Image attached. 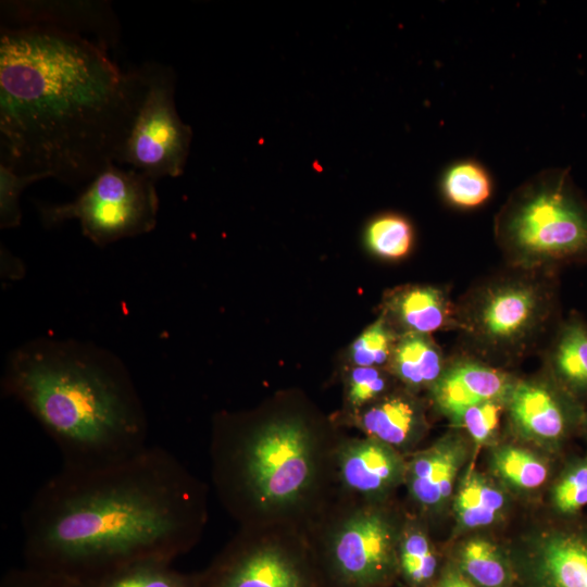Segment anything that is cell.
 I'll return each instance as SVG.
<instances>
[{"label":"cell","instance_id":"1","mask_svg":"<svg viewBox=\"0 0 587 587\" xmlns=\"http://www.w3.org/2000/svg\"><path fill=\"white\" fill-rule=\"evenodd\" d=\"M113 45L80 2H2L0 164L80 191L115 163L140 80L111 59Z\"/></svg>","mask_w":587,"mask_h":587},{"label":"cell","instance_id":"2","mask_svg":"<svg viewBox=\"0 0 587 587\" xmlns=\"http://www.w3.org/2000/svg\"><path fill=\"white\" fill-rule=\"evenodd\" d=\"M208 519V486L161 447L62 466L23 512L24 564L87 584L133 563L173 562L198 544Z\"/></svg>","mask_w":587,"mask_h":587},{"label":"cell","instance_id":"3","mask_svg":"<svg viewBox=\"0 0 587 587\" xmlns=\"http://www.w3.org/2000/svg\"><path fill=\"white\" fill-rule=\"evenodd\" d=\"M1 390L43 428L64 467L104 465L148 447V417L129 371L92 341L23 342L5 360Z\"/></svg>","mask_w":587,"mask_h":587},{"label":"cell","instance_id":"4","mask_svg":"<svg viewBox=\"0 0 587 587\" xmlns=\"http://www.w3.org/2000/svg\"><path fill=\"white\" fill-rule=\"evenodd\" d=\"M286 405L214 421L211 480L239 527L305 529L334 496L339 425Z\"/></svg>","mask_w":587,"mask_h":587},{"label":"cell","instance_id":"5","mask_svg":"<svg viewBox=\"0 0 587 587\" xmlns=\"http://www.w3.org/2000/svg\"><path fill=\"white\" fill-rule=\"evenodd\" d=\"M454 303L459 352L505 370L539 353L561 320L559 272L504 264Z\"/></svg>","mask_w":587,"mask_h":587},{"label":"cell","instance_id":"6","mask_svg":"<svg viewBox=\"0 0 587 587\" xmlns=\"http://www.w3.org/2000/svg\"><path fill=\"white\" fill-rule=\"evenodd\" d=\"M504 264L560 272L587 263V195L569 168H546L515 188L494 221Z\"/></svg>","mask_w":587,"mask_h":587},{"label":"cell","instance_id":"7","mask_svg":"<svg viewBox=\"0 0 587 587\" xmlns=\"http://www.w3.org/2000/svg\"><path fill=\"white\" fill-rule=\"evenodd\" d=\"M385 503L334 495L307 526L326 587H383L398 571L403 525Z\"/></svg>","mask_w":587,"mask_h":587},{"label":"cell","instance_id":"8","mask_svg":"<svg viewBox=\"0 0 587 587\" xmlns=\"http://www.w3.org/2000/svg\"><path fill=\"white\" fill-rule=\"evenodd\" d=\"M46 228L77 220L82 234L97 247L153 230L159 197L155 180L132 167L109 163L78 196L64 203H38Z\"/></svg>","mask_w":587,"mask_h":587},{"label":"cell","instance_id":"9","mask_svg":"<svg viewBox=\"0 0 587 587\" xmlns=\"http://www.w3.org/2000/svg\"><path fill=\"white\" fill-rule=\"evenodd\" d=\"M198 587H326L304 529L239 527Z\"/></svg>","mask_w":587,"mask_h":587},{"label":"cell","instance_id":"10","mask_svg":"<svg viewBox=\"0 0 587 587\" xmlns=\"http://www.w3.org/2000/svg\"><path fill=\"white\" fill-rule=\"evenodd\" d=\"M137 71L139 96L115 163L128 165L155 182L178 177L185 171L192 130L176 110L175 72L155 62L145 63Z\"/></svg>","mask_w":587,"mask_h":587},{"label":"cell","instance_id":"11","mask_svg":"<svg viewBox=\"0 0 587 587\" xmlns=\"http://www.w3.org/2000/svg\"><path fill=\"white\" fill-rule=\"evenodd\" d=\"M512 424L524 435L559 444L582 426L583 403L545 371L534 379H517L505 404Z\"/></svg>","mask_w":587,"mask_h":587},{"label":"cell","instance_id":"12","mask_svg":"<svg viewBox=\"0 0 587 587\" xmlns=\"http://www.w3.org/2000/svg\"><path fill=\"white\" fill-rule=\"evenodd\" d=\"M407 462L394 448L373 438L344 436L335 454L334 495L386 501L404 480Z\"/></svg>","mask_w":587,"mask_h":587},{"label":"cell","instance_id":"13","mask_svg":"<svg viewBox=\"0 0 587 587\" xmlns=\"http://www.w3.org/2000/svg\"><path fill=\"white\" fill-rule=\"evenodd\" d=\"M507 370L465 353L449 357L447 366L429 389L433 403L451 419L469 407L486 401H507L516 383Z\"/></svg>","mask_w":587,"mask_h":587},{"label":"cell","instance_id":"14","mask_svg":"<svg viewBox=\"0 0 587 587\" xmlns=\"http://www.w3.org/2000/svg\"><path fill=\"white\" fill-rule=\"evenodd\" d=\"M454 311L449 287L436 284L394 287L383 295L379 303V316L398 336L455 330Z\"/></svg>","mask_w":587,"mask_h":587},{"label":"cell","instance_id":"15","mask_svg":"<svg viewBox=\"0 0 587 587\" xmlns=\"http://www.w3.org/2000/svg\"><path fill=\"white\" fill-rule=\"evenodd\" d=\"M413 394L402 386L394 389L340 425L353 426L395 450L407 448L422 436L426 426L424 407Z\"/></svg>","mask_w":587,"mask_h":587},{"label":"cell","instance_id":"16","mask_svg":"<svg viewBox=\"0 0 587 587\" xmlns=\"http://www.w3.org/2000/svg\"><path fill=\"white\" fill-rule=\"evenodd\" d=\"M545 372L582 403L587 399V320L562 316L539 352Z\"/></svg>","mask_w":587,"mask_h":587},{"label":"cell","instance_id":"17","mask_svg":"<svg viewBox=\"0 0 587 587\" xmlns=\"http://www.w3.org/2000/svg\"><path fill=\"white\" fill-rule=\"evenodd\" d=\"M461 449L459 442L447 439L407 462L403 483L417 507L437 509L449 498L462 460Z\"/></svg>","mask_w":587,"mask_h":587},{"label":"cell","instance_id":"18","mask_svg":"<svg viewBox=\"0 0 587 587\" xmlns=\"http://www.w3.org/2000/svg\"><path fill=\"white\" fill-rule=\"evenodd\" d=\"M539 572L545 587H587V526L552 532L540 549Z\"/></svg>","mask_w":587,"mask_h":587},{"label":"cell","instance_id":"19","mask_svg":"<svg viewBox=\"0 0 587 587\" xmlns=\"http://www.w3.org/2000/svg\"><path fill=\"white\" fill-rule=\"evenodd\" d=\"M448 360L432 335L404 334L398 337L386 369L400 386L414 392L429 390L442 375Z\"/></svg>","mask_w":587,"mask_h":587},{"label":"cell","instance_id":"20","mask_svg":"<svg viewBox=\"0 0 587 587\" xmlns=\"http://www.w3.org/2000/svg\"><path fill=\"white\" fill-rule=\"evenodd\" d=\"M440 190L449 205L460 210H473L490 199L492 180L479 162L461 160L445 171Z\"/></svg>","mask_w":587,"mask_h":587},{"label":"cell","instance_id":"21","mask_svg":"<svg viewBox=\"0 0 587 587\" xmlns=\"http://www.w3.org/2000/svg\"><path fill=\"white\" fill-rule=\"evenodd\" d=\"M80 587H198V573L175 570L172 562L141 561Z\"/></svg>","mask_w":587,"mask_h":587},{"label":"cell","instance_id":"22","mask_svg":"<svg viewBox=\"0 0 587 587\" xmlns=\"http://www.w3.org/2000/svg\"><path fill=\"white\" fill-rule=\"evenodd\" d=\"M397 380L384 367L345 366L342 370V411L334 421L340 425L359 411L391 392ZM398 383V382H397Z\"/></svg>","mask_w":587,"mask_h":587},{"label":"cell","instance_id":"23","mask_svg":"<svg viewBox=\"0 0 587 587\" xmlns=\"http://www.w3.org/2000/svg\"><path fill=\"white\" fill-rule=\"evenodd\" d=\"M503 504V494L477 473L464 478L454 501L458 520L467 528L491 524Z\"/></svg>","mask_w":587,"mask_h":587},{"label":"cell","instance_id":"24","mask_svg":"<svg viewBox=\"0 0 587 587\" xmlns=\"http://www.w3.org/2000/svg\"><path fill=\"white\" fill-rule=\"evenodd\" d=\"M364 242L367 249L380 259L400 260L413 248L414 229L405 216L392 212L384 213L367 224Z\"/></svg>","mask_w":587,"mask_h":587},{"label":"cell","instance_id":"25","mask_svg":"<svg viewBox=\"0 0 587 587\" xmlns=\"http://www.w3.org/2000/svg\"><path fill=\"white\" fill-rule=\"evenodd\" d=\"M397 555L398 571L410 585L420 587L434 577L437 558L427 534L420 526L403 525Z\"/></svg>","mask_w":587,"mask_h":587},{"label":"cell","instance_id":"26","mask_svg":"<svg viewBox=\"0 0 587 587\" xmlns=\"http://www.w3.org/2000/svg\"><path fill=\"white\" fill-rule=\"evenodd\" d=\"M398 337L388 323L378 315L348 347L345 366L386 369Z\"/></svg>","mask_w":587,"mask_h":587},{"label":"cell","instance_id":"27","mask_svg":"<svg viewBox=\"0 0 587 587\" xmlns=\"http://www.w3.org/2000/svg\"><path fill=\"white\" fill-rule=\"evenodd\" d=\"M494 462L497 472L520 488H538L549 476L547 464L522 448L502 447L496 452Z\"/></svg>","mask_w":587,"mask_h":587},{"label":"cell","instance_id":"28","mask_svg":"<svg viewBox=\"0 0 587 587\" xmlns=\"http://www.w3.org/2000/svg\"><path fill=\"white\" fill-rule=\"evenodd\" d=\"M463 571L483 587H500L507 579V570L497 548L487 540L469 541L461 552Z\"/></svg>","mask_w":587,"mask_h":587},{"label":"cell","instance_id":"29","mask_svg":"<svg viewBox=\"0 0 587 587\" xmlns=\"http://www.w3.org/2000/svg\"><path fill=\"white\" fill-rule=\"evenodd\" d=\"M551 500L557 513L567 517L587 507V455L564 467L552 487Z\"/></svg>","mask_w":587,"mask_h":587},{"label":"cell","instance_id":"30","mask_svg":"<svg viewBox=\"0 0 587 587\" xmlns=\"http://www.w3.org/2000/svg\"><path fill=\"white\" fill-rule=\"evenodd\" d=\"M48 178L42 174H18L0 164V228L11 229L22 223L21 196L26 187Z\"/></svg>","mask_w":587,"mask_h":587},{"label":"cell","instance_id":"31","mask_svg":"<svg viewBox=\"0 0 587 587\" xmlns=\"http://www.w3.org/2000/svg\"><path fill=\"white\" fill-rule=\"evenodd\" d=\"M507 401H486L466 408L452 420L462 426L477 444L491 438L497 432Z\"/></svg>","mask_w":587,"mask_h":587},{"label":"cell","instance_id":"32","mask_svg":"<svg viewBox=\"0 0 587 587\" xmlns=\"http://www.w3.org/2000/svg\"><path fill=\"white\" fill-rule=\"evenodd\" d=\"M0 587H80L76 582L24 564L8 571Z\"/></svg>","mask_w":587,"mask_h":587},{"label":"cell","instance_id":"33","mask_svg":"<svg viewBox=\"0 0 587 587\" xmlns=\"http://www.w3.org/2000/svg\"><path fill=\"white\" fill-rule=\"evenodd\" d=\"M24 274L22 261L7 248L1 247V276L4 279H17Z\"/></svg>","mask_w":587,"mask_h":587},{"label":"cell","instance_id":"34","mask_svg":"<svg viewBox=\"0 0 587 587\" xmlns=\"http://www.w3.org/2000/svg\"><path fill=\"white\" fill-rule=\"evenodd\" d=\"M437 587H472V585L462 575L455 572H448L440 579Z\"/></svg>","mask_w":587,"mask_h":587},{"label":"cell","instance_id":"35","mask_svg":"<svg viewBox=\"0 0 587 587\" xmlns=\"http://www.w3.org/2000/svg\"><path fill=\"white\" fill-rule=\"evenodd\" d=\"M587 435V409H585L582 426Z\"/></svg>","mask_w":587,"mask_h":587}]
</instances>
